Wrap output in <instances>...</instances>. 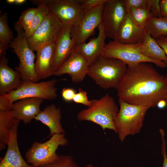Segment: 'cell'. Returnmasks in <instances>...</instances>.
I'll use <instances>...</instances> for the list:
<instances>
[{
  "mask_svg": "<svg viewBox=\"0 0 167 167\" xmlns=\"http://www.w3.org/2000/svg\"><path fill=\"white\" fill-rule=\"evenodd\" d=\"M107 0H79L81 5L87 11L105 4Z\"/></svg>",
  "mask_w": 167,
  "mask_h": 167,
  "instance_id": "32",
  "label": "cell"
},
{
  "mask_svg": "<svg viewBox=\"0 0 167 167\" xmlns=\"http://www.w3.org/2000/svg\"><path fill=\"white\" fill-rule=\"evenodd\" d=\"M38 167H79L73 158L70 156L59 155L54 162Z\"/></svg>",
  "mask_w": 167,
  "mask_h": 167,
  "instance_id": "29",
  "label": "cell"
},
{
  "mask_svg": "<svg viewBox=\"0 0 167 167\" xmlns=\"http://www.w3.org/2000/svg\"><path fill=\"white\" fill-rule=\"evenodd\" d=\"M104 4L86 11L80 21L71 26L70 35L75 44V49L94 33L101 22Z\"/></svg>",
  "mask_w": 167,
  "mask_h": 167,
  "instance_id": "12",
  "label": "cell"
},
{
  "mask_svg": "<svg viewBox=\"0 0 167 167\" xmlns=\"http://www.w3.org/2000/svg\"><path fill=\"white\" fill-rule=\"evenodd\" d=\"M64 25L50 11L31 37L27 39L30 48L35 51L41 46L54 43Z\"/></svg>",
  "mask_w": 167,
  "mask_h": 167,
  "instance_id": "10",
  "label": "cell"
},
{
  "mask_svg": "<svg viewBox=\"0 0 167 167\" xmlns=\"http://www.w3.org/2000/svg\"><path fill=\"white\" fill-rule=\"evenodd\" d=\"M160 132L162 139L161 153L163 157V163L162 167H167V155L166 152V143L165 139V132L162 129L160 130Z\"/></svg>",
  "mask_w": 167,
  "mask_h": 167,
  "instance_id": "34",
  "label": "cell"
},
{
  "mask_svg": "<svg viewBox=\"0 0 167 167\" xmlns=\"http://www.w3.org/2000/svg\"><path fill=\"white\" fill-rule=\"evenodd\" d=\"M14 28L17 36L9 47L13 49L19 61V66L15 69L19 73L22 81L37 82L34 62L35 55L28 45L25 31L15 25Z\"/></svg>",
  "mask_w": 167,
  "mask_h": 167,
  "instance_id": "5",
  "label": "cell"
},
{
  "mask_svg": "<svg viewBox=\"0 0 167 167\" xmlns=\"http://www.w3.org/2000/svg\"><path fill=\"white\" fill-rule=\"evenodd\" d=\"M90 65L85 57L74 49L71 54L54 75L60 76L67 74L72 81L78 83L83 81L88 72Z\"/></svg>",
  "mask_w": 167,
  "mask_h": 167,
  "instance_id": "13",
  "label": "cell"
},
{
  "mask_svg": "<svg viewBox=\"0 0 167 167\" xmlns=\"http://www.w3.org/2000/svg\"><path fill=\"white\" fill-rule=\"evenodd\" d=\"M142 43L125 44L113 40L105 44L101 55L120 60L127 66L146 62L154 63L161 68H166L167 64L165 62L147 58L141 54Z\"/></svg>",
  "mask_w": 167,
  "mask_h": 167,
  "instance_id": "7",
  "label": "cell"
},
{
  "mask_svg": "<svg viewBox=\"0 0 167 167\" xmlns=\"http://www.w3.org/2000/svg\"><path fill=\"white\" fill-rule=\"evenodd\" d=\"M37 5V9L36 14L30 26L25 31L27 39L31 37L45 17L50 11L48 7L45 4L39 3Z\"/></svg>",
  "mask_w": 167,
  "mask_h": 167,
  "instance_id": "26",
  "label": "cell"
},
{
  "mask_svg": "<svg viewBox=\"0 0 167 167\" xmlns=\"http://www.w3.org/2000/svg\"><path fill=\"white\" fill-rule=\"evenodd\" d=\"M97 36L88 42H84L78 46L75 49L82 54L88 60L90 66L101 55L105 45V40L107 38L104 27L101 23L98 27Z\"/></svg>",
  "mask_w": 167,
  "mask_h": 167,
  "instance_id": "19",
  "label": "cell"
},
{
  "mask_svg": "<svg viewBox=\"0 0 167 167\" xmlns=\"http://www.w3.org/2000/svg\"><path fill=\"white\" fill-rule=\"evenodd\" d=\"M88 108L77 114L79 121H89L100 126L103 129H108L116 132L114 121L119 109L113 98L108 93L98 99L91 100Z\"/></svg>",
  "mask_w": 167,
  "mask_h": 167,
  "instance_id": "3",
  "label": "cell"
},
{
  "mask_svg": "<svg viewBox=\"0 0 167 167\" xmlns=\"http://www.w3.org/2000/svg\"><path fill=\"white\" fill-rule=\"evenodd\" d=\"M60 80L53 79L38 83L22 81L17 89L2 96L8 98L11 105L16 101L27 98L54 100L57 97L56 84Z\"/></svg>",
  "mask_w": 167,
  "mask_h": 167,
  "instance_id": "8",
  "label": "cell"
},
{
  "mask_svg": "<svg viewBox=\"0 0 167 167\" xmlns=\"http://www.w3.org/2000/svg\"><path fill=\"white\" fill-rule=\"evenodd\" d=\"M127 69V66L120 60L101 55L90 66L87 75L103 89L117 90Z\"/></svg>",
  "mask_w": 167,
  "mask_h": 167,
  "instance_id": "2",
  "label": "cell"
},
{
  "mask_svg": "<svg viewBox=\"0 0 167 167\" xmlns=\"http://www.w3.org/2000/svg\"><path fill=\"white\" fill-rule=\"evenodd\" d=\"M144 28L154 39L167 36V17H150L146 22Z\"/></svg>",
  "mask_w": 167,
  "mask_h": 167,
  "instance_id": "24",
  "label": "cell"
},
{
  "mask_svg": "<svg viewBox=\"0 0 167 167\" xmlns=\"http://www.w3.org/2000/svg\"><path fill=\"white\" fill-rule=\"evenodd\" d=\"M12 105L8 98L3 96H0V111L11 109Z\"/></svg>",
  "mask_w": 167,
  "mask_h": 167,
  "instance_id": "35",
  "label": "cell"
},
{
  "mask_svg": "<svg viewBox=\"0 0 167 167\" xmlns=\"http://www.w3.org/2000/svg\"><path fill=\"white\" fill-rule=\"evenodd\" d=\"M140 52L147 58L163 62L167 64V57L164 50L146 31L142 43Z\"/></svg>",
  "mask_w": 167,
  "mask_h": 167,
  "instance_id": "22",
  "label": "cell"
},
{
  "mask_svg": "<svg viewBox=\"0 0 167 167\" xmlns=\"http://www.w3.org/2000/svg\"><path fill=\"white\" fill-rule=\"evenodd\" d=\"M74 102L84 105L88 107L91 104V100H88L87 93L79 88L78 92L76 93L73 100Z\"/></svg>",
  "mask_w": 167,
  "mask_h": 167,
  "instance_id": "31",
  "label": "cell"
},
{
  "mask_svg": "<svg viewBox=\"0 0 167 167\" xmlns=\"http://www.w3.org/2000/svg\"><path fill=\"white\" fill-rule=\"evenodd\" d=\"M167 105V100H161L160 101L157 103L156 107L160 109L165 108Z\"/></svg>",
  "mask_w": 167,
  "mask_h": 167,
  "instance_id": "38",
  "label": "cell"
},
{
  "mask_svg": "<svg viewBox=\"0 0 167 167\" xmlns=\"http://www.w3.org/2000/svg\"><path fill=\"white\" fill-rule=\"evenodd\" d=\"M61 114L60 109L52 104L41 110L34 119L41 122L48 127L50 132L48 137L54 134L65 133L61 122Z\"/></svg>",
  "mask_w": 167,
  "mask_h": 167,
  "instance_id": "21",
  "label": "cell"
},
{
  "mask_svg": "<svg viewBox=\"0 0 167 167\" xmlns=\"http://www.w3.org/2000/svg\"><path fill=\"white\" fill-rule=\"evenodd\" d=\"M55 46L54 43L41 46L36 50L35 70L38 81L54 75L53 62Z\"/></svg>",
  "mask_w": 167,
  "mask_h": 167,
  "instance_id": "17",
  "label": "cell"
},
{
  "mask_svg": "<svg viewBox=\"0 0 167 167\" xmlns=\"http://www.w3.org/2000/svg\"><path fill=\"white\" fill-rule=\"evenodd\" d=\"M5 55L0 56V96L17 89L22 81L19 73L8 66Z\"/></svg>",
  "mask_w": 167,
  "mask_h": 167,
  "instance_id": "18",
  "label": "cell"
},
{
  "mask_svg": "<svg viewBox=\"0 0 167 167\" xmlns=\"http://www.w3.org/2000/svg\"><path fill=\"white\" fill-rule=\"evenodd\" d=\"M43 100L40 98H27L15 101L11 108L13 116L25 124L29 123L41 111L40 107Z\"/></svg>",
  "mask_w": 167,
  "mask_h": 167,
  "instance_id": "16",
  "label": "cell"
},
{
  "mask_svg": "<svg viewBox=\"0 0 167 167\" xmlns=\"http://www.w3.org/2000/svg\"><path fill=\"white\" fill-rule=\"evenodd\" d=\"M127 14L125 0H107L104 4L101 22L107 37L115 40Z\"/></svg>",
  "mask_w": 167,
  "mask_h": 167,
  "instance_id": "11",
  "label": "cell"
},
{
  "mask_svg": "<svg viewBox=\"0 0 167 167\" xmlns=\"http://www.w3.org/2000/svg\"><path fill=\"white\" fill-rule=\"evenodd\" d=\"M6 12L0 16V56L6 54V52L14 38L13 33L7 23Z\"/></svg>",
  "mask_w": 167,
  "mask_h": 167,
  "instance_id": "25",
  "label": "cell"
},
{
  "mask_svg": "<svg viewBox=\"0 0 167 167\" xmlns=\"http://www.w3.org/2000/svg\"><path fill=\"white\" fill-rule=\"evenodd\" d=\"M20 121L16 119L10 131L5 154L0 163V167H37L28 165L24 159L17 142V130Z\"/></svg>",
  "mask_w": 167,
  "mask_h": 167,
  "instance_id": "15",
  "label": "cell"
},
{
  "mask_svg": "<svg viewBox=\"0 0 167 167\" xmlns=\"http://www.w3.org/2000/svg\"><path fill=\"white\" fill-rule=\"evenodd\" d=\"M68 142L65 133L54 134L45 142L34 141L26 152L25 157L28 163L37 167L53 163L59 156L56 152L58 147Z\"/></svg>",
  "mask_w": 167,
  "mask_h": 167,
  "instance_id": "6",
  "label": "cell"
},
{
  "mask_svg": "<svg viewBox=\"0 0 167 167\" xmlns=\"http://www.w3.org/2000/svg\"><path fill=\"white\" fill-rule=\"evenodd\" d=\"M127 73L118 89V96L132 105L156 107L161 100H167V80L151 63L128 65Z\"/></svg>",
  "mask_w": 167,
  "mask_h": 167,
  "instance_id": "1",
  "label": "cell"
},
{
  "mask_svg": "<svg viewBox=\"0 0 167 167\" xmlns=\"http://www.w3.org/2000/svg\"><path fill=\"white\" fill-rule=\"evenodd\" d=\"M37 9V7L30 8L24 11L14 25L22 28L25 31L32 21Z\"/></svg>",
  "mask_w": 167,
  "mask_h": 167,
  "instance_id": "28",
  "label": "cell"
},
{
  "mask_svg": "<svg viewBox=\"0 0 167 167\" xmlns=\"http://www.w3.org/2000/svg\"><path fill=\"white\" fill-rule=\"evenodd\" d=\"M125 2L127 11L131 8L150 9L151 0H125Z\"/></svg>",
  "mask_w": 167,
  "mask_h": 167,
  "instance_id": "30",
  "label": "cell"
},
{
  "mask_svg": "<svg viewBox=\"0 0 167 167\" xmlns=\"http://www.w3.org/2000/svg\"><path fill=\"white\" fill-rule=\"evenodd\" d=\"M26 1L25 0H15V4L17 5H21L24 4Z\"/></svg>",
  "mask_w": 167,
  "mask_h": 167,
  "instance_id": "39",
  "label": "cell"
},
{
  "mask_svg": "<svg viewBox=\"0 0 167 167\" xmlns=\"http://www.w3.org/2000/svg\"><path fill=\"white\" fill-rule=\"evenodd\" d=\"M159 5L162 17H167V0H160Z\"/></svg>",
  "mask_w": 167,
  "mask_h": 167,
  "instance_id": "37",
  "label": "cell"
},
{
  "mask_svg": "<svg viewBox=\"0 0 167 167\" xmlns=\"http://www.w3.org/2000/svg\"><path fill=\"white\" fill-rule=\"evenodd\" d=\"M61 93L63 99L67 102L73 101L74 97L76 93L73 89L66 88H63Z\"/></svg>",
  "mask_w": 167,
  "mask_h": 167,
  "instance_id": "33",
  "label": "cell"
},
{
  "mask_svg": "<svg viewBox=\"0 0 167 167\" xmlns=\"http://www.w3.org/2000/svg\"><path fill=\"white\" fill-rule=\"evenodd\" d=\"M6 2L9 4H14L15 3V0H6Z\"/></svg>",
  "mask_w": 167,
  "mask_h": 167,
  "instance_id": "40",
  "label": "cell"
},
{
  "mask_svg": "<svg viewBox=\"0 0 167 167\" xmlns=\"http://www.w3.org/2000/svg\"><path fill=\"white\" fill-rule=\"evenodd\" d=\"M85 167H95L94 166L91 164H88Z\"/></svg>",
  "mask_w": 167,
  "mask_h": 167,
  "instance_id": "41",
  "label": "cell"
},
{
  "mask_svg": "<svg viewBox=\"0 0 167 167\" xmlns=\"http://www.w3.org/2000/svg\"><path fill=\"white\" fill-rule=\"evenodd\" d=\"M146 32L145 28L139 27L133 23L127 13L114 40L125 44L142 43Z\"/></svg>",
  "mask_w": 167,
  "mask_h": 167,
  "instance_id": "20",
  "label": "cell"
},
{
  "mask_svg": "<svg viewBox=\"0 0 167 167\" xmlns=\"http://www.w3.org/2000/svg\"><path fill=\"white\" fill-rule=\"evenodd\" d=\"M71 26L64 25L54 42L55 50L53 62L54 75L75 49L74 43L70 35Z\"/></svg>",
  "mask_w": 167,
  "mask_h": 167,
  "instance_id": "14",
  "label": "cell"
},
{
  "mask_svg": "<svg viewBox=\"0 0 167 167\" xmlns=\"http://www.w3.org/2000/svg\"><path fill=\"white\" fill-rule=\"evenodd\" d=\"M33 4H45L64 25L72 26L80 20L86 11L79 0H34Z\"/></svg>",
  "mask_w": 167,
  "mask_h": 167,
  "instance_id": "9",
  "label": "cell"
},
{
  "mask_svg": "<svg viewBox=\"0 0 167 167\" xmlns=\"http://www.w3.org/2000/svg\"><path fill=\"white\" fill-rule=\"evenodd\" d=\"M127 11L133 23L141 28H144L147 19L149 18L152 17L149 9L131 8Z\"/></svg>",
  "mask_w": 167,
  "mask_h": 167,
  "instance_id": "27",
  "label": "cell"
},
{
  "mask_svg": "<svg viewBox=\"0 0 167 167\" xmlns=\"http://www.w3.org/2000/svg\"><path fill=\"white\" fill-rule=\"evenodd\" d=\"M155 39L158 45L164 50L167 57V36H162ZM165 77L167 80V74Z\"/></svg>",
  "mask_w": 167,
  "mask_h": 167,
  "instance_id": "36",
  "label": "cell"
},
{
  "mask_svg": "<svg viewBox=\"0 0 167 167\" xmlns=\"http://www.w3.org/2000/svg\"><path fill=\"white\" fill-rule=\"evenodd\" d=\"M16 119L12 115L11 109L0 111V150H2L7 145L11 129Z\"/></svg>",
  "mask_w": 167,
  "mask_h": 167,
  "instance_id": "23",
  "label": "cell"
},
{
  "mask_svg": "<svg viewBox=\"0 0 167 167\" xmlns=\"http://www.w3.org/2000/svg\"><path fill=\"white\" fill-rule=\"evenodd\" d=\"M119 109L114 121L116 132L121 142L127 136L139 134L143 126L148 106L136 105L119 99Z\"/></svg>",
  "mask_w": 167,
  "mask_h": 167,
  "instance_id": "4",
  "label": "cell"
}]
</instances>
